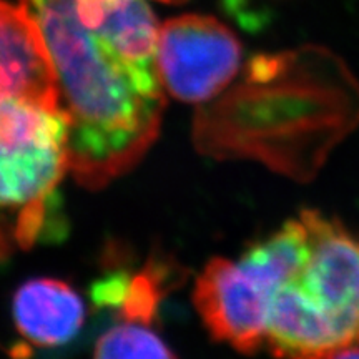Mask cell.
Here are the masks:
<instances>
[{"label": "cell", "instance_id": "obj_1", "mask_svg": "<svg viewBox=\"0 0 359 359\" xmlns=\"http://www.w3.org/2000/svg\"><path fill=\"white\" fill-rule=\"evenodd\" d=\"M37 25L69 118V172L100 188L160 132L158 24L142 0H19Z\"/></svg>", "mask_w": 359, "mask_h": 359}, {"label": "cell", "instance_id": "obj_2", "mask_svg": "<svg viewBox=\"0 0 359 359\" xmlns=\"http://www.w3.org/2000/svg\"><path fill=\"white\" fill-rule=\"evenodd\" d=\"M308 255L291 278L303 303L338 334L343 344L359 346V236L336 217L306 208Z\"/></svg>", "mask_w": 359, "mask_h": 359}, {"label": "cell", "instance_id": "obj_3", "mask_svg": "<svg viewBox=\"0 0 359 359\" xmlns=\"http://www.w3.org/2000/svg\"><path fill=\"white\" fill-rule=\"evenodd\" d=\"M241 43L210 15H182L158 27L156 67L163 88L188 103L208 102L236 77Z\"/></svg>", "mask_w": 359, "mask_h": 359}, {"label": "cell", "instance_id": "obj_4", "mask_svg": "<svg viewBox=\"0 0 359 359\" xmlns=\"http://www.w3.org/2000/svg\"><path fill=\"white\" fill-rule=\"evenodd\" d=\"M273 294L240 262L213 258L196 280L193 302L213 339L255 354L266 344Z\"/></svg>", "mask_w": 359, "mask_h": 359}, {"label": "cell", "instance_id": "obj_5", "mask_svg": "<svg viewBox=\"0 0 359 359\" xmlns=\"http://www.w3.org/2000/svg\"><path fill=\"white\" fill-rule=\"evenodd\" d=\"M11 98L62 107L37 25L24 7L0 0V103Z\"/></svg>", "mask_w": 359, "mask_h": 359}, {"label": "cell", "instance_id": "obj_6", "mask_svg": "<svg viewBox=\"0 0 359 359\" xmlns=\"http://www.w3.org/2000/svg\"><path fill=\"white\" fill-rule=\"evenodd\" d=\"M69 172L65 140L0 143V210L42 203Z\"/></svg>", "mask_w": 359, "mask_h": 359}, {"label": "cell", "instance_id": "obj_7", "mask_svg": "<svg viewBox=\"0 0 359 359\" xmlns=\"http://www.w3.org/2000/svg\"><path fill=\"white\" fill-rule=\"evenodd\" d=\"M85 320V304L69 283L35 278L24 283L13 296V321L30 344L62 346L79 334Z\"/></svg>", "mask_w": 359, "mask_h": 359}, {"label": "cell", "instance_id": "obj_8", "mask_svg": "<svg viewBox=\"0 0 359 359\" xmlns=\"http://www.w3.org/2000/svg\"><path fill=\"white\" fill-rule=\"evenodd\" d=\"M308 255L306 228L302 218L288 219L271 235L251 243L238 259L273 293L290 281Z\"/></svg>", "mask_w": 359, "mask_h": 359}, {"label": "cell", "instance_id": "obj_9", "mask_svg": "<svg viewBox=\"0 0 359 359\" xmlns=\"http://www.w3.org/2000/svg\"><path fill=\"white\" fill-rule=\"evenodd\" d=\"M93 359H177L150 323L122 320L107 330L95 344Z\"/></svg>", "mask_w": 359, "mask_h": 359}, {"label": "cell", "instance_id": "obj_10", "mask_svg": "<svg viewBox=\"0 0 359 359\" xmlns=\"http://www.w3.org/2000/svg\"><path fill=\"white\" fill-rule=\"evenodd\" d=\"M334 359H359V346L346 349V351L338 354Z\"/></svg>", "mask_w": 359, "mask_h": 359}, {"label": "cell", "instance_id": "obj_11", "mask_svg": "<svg viewBox=\"0 0 359 359\" xmlns=\"http://www.w3.org/2000/svg\"><path fill=\"white\" fill-rule=\"evenodd\" d=\"M160 2H167V4H175V2H183V0H160Z\"/></svg>", "mask_w": 359, "mask_h": 359}]
</instances>
